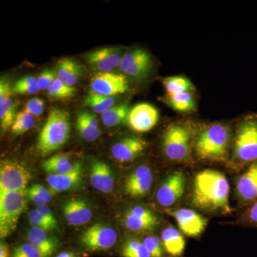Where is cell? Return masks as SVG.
Listing matches in <instances>:
<instances>
[{
  "instance_id": "484cf974",
  "label": "cell",
  "mask_w": 257,
  "mask_h": 257,
  "mask_svg": "<svg viewBox=\"0 0 257 257\" xmlns=\"http://www.w3.org/2000/svg\"><path fill=\"white\" fill-rule=\"evenodd\" d=\"M18 103L13 101L12 96L0 100V124L3 131L12 127L16 119Z\"/></svg>"
},
{
  "instance_id": "ab89813d",
  "label": "cell",
  "mask_w": 257,
  "mask_h": 257,
  "mask_svg": "<svg viewBox=\"0 0 257 257\" xmlns=\"http://www.w3.org/2000/svg\"><path fill=\"white\" fill-rule=\"evenodd\" d=\"M56 78L57 76L51 69H45L42 71V73L37 77V85L40 90L48 89Z\"/></svg>"
},
{
  "instance_id": "30bf717a",
  "label": "cell",
  "mask_w": 257,
  "mask_h": 257,
  "mask_svg": "<svg viewBox=\"0 0 257 257\" xmlns=\"http://www.w3.org/2000/svg\"><path fill=\"white\" fill-rule=\"evenodd\" d=\"M90 89L93 94L113 96L127 92L128 81L123 74L96 72L91 79Z\"/></svg>"
},
{
  "instance_id": "8fae6325",
  "label": "cell",
  "mask_w": 257,
  "mask_h": 257,
  "mask_svg": "<svg viewBox=\"0 0 257 257\" xmlns=\"http://www.w3.org/2000/svg\"><path fill=\"white\" fill-rule=\"evenodd\" d=\"M153 61L146 51L138 49L126 52L123 55L119 68L125 75L132 78L140 79L150 73Z\"/></svg>"
},
{
  "instance_id": "e0dca14e",
  "label": "cell",
  "mask_w": 257,
  "mask_h": 257,
  "mask_svg": "<svg viewBox=\"0 0 257 257\" xmlns=\"http://www.w3.org/2000/svg\"><path fill=\"white\" fill-rule=\"evenodd\" d=\"M235 192L240 204H251L257 200V160L248 165L238 178Z\"/></svg>"
},
{
  "instance_id": "7bdbcfd3",
  "label": "cell",
  "mask_w": 257,
  "mask_h": 257,
  "mask_svg": "<svg viewBox=\"0 0 257 257\" xmlns=\"http://www.w3.org/2000/svg\"><path fill=\"white\" fill-rule=\"evenodd\" d=\"M27 197L28 199H30V201H32L34 204H36L37 207L39 206H45L46 205L47 203L45 202V201L43 199L35 190L32 188V187H30V188L27 189Z\"/></svg>"
},
{
  "instance_id": "d6986e66",
  "label": "cell",
  "mask_w": 257,
  "mask_h": 257,
  "mask_svg": "<svg viewBox=\"0 0 257 257\" xmlns=\"http://www.w3.org/2000/svg\"><path fill=\"white\" fill-rule=\"evenodd\" d=\"M83 181V168L80 162H75L73 170L63 175H51L47 177L52 194L77 187Z\"/></svg>"
},
{
  "instance_id": "4316f807",
  "label": "cell",
  "mask_w": 257,
  "mask_h": 257,
  "mask_svg": "<svg viewBox=\"0 0 257 257\" xmlns=\"http://www.w3.org/2000/svg\"><path fill=\"white\" fill-rule=\"evenodd\" d=\"M130 108L128 104H121L113 106L101 115L103 124L108 127L117 126L127 120Z\"/></svg>"
},
{
  "instance_id": "d4e9b609",
  "label": "cell",
  "mask_w": 257,
  "mask_h": 257,
  "mask_svg": "<svg viewBox=\"0 0 257 257\" xmlns=\"http://www.w3.org/2000/svg\"><path fill=\"white\" fill-rule=\"evenodd\" d=\"M75 163L70 162L69 154H58L54 155L42 163V168L51 175H63L73 170Z\"/></svg>"
},
{
  "instance_id": "3957f363",
  "label": "cell",
  "mask_w": 257,
  "mask_h": 257,
  "mask_svg": "<svg viewBox=\"0 0 257 257\" xmlns=\"http://www.w3.org/2000/svg\"><path fill=\"white\" fill-rule=\"evenodd\" d=\"M70 134V115L65 109L54 108L42 127L37 149L42 155H48L60 150L67 143Z\"/></svg>"
},
{
  "instance_id": "bcb514c9",
  "label": "cell",
  "mask_w": 257,
  "mask_h": 257,
  "mask_svg": "<svg viewBox=\"0 0 257 257\" xmlns=\"http://www.w3.org/2000/svg\"><path fill=\"white\" fill-rule=\"evenodd\" d=\"M79 115L82 116L84 121L89 126H92V128H96V130H99V121H98L97 118L96 117L95 115L91 114V113L88 112V111H82Z\"/></svg>"
},
{
  "instance_id": "277c9868",
  "label": "cell",
  "mask_w": 257,
  "mask_h": 257,
  "mask_svg": "<svg viewBox=\"0 0 257 257\" xmlns=\"http://www.w3.org/2000/svg\"><path fill=\"white\" fill-rule=\"evenodd\" d=\"M257 160V116L246 118L239 124L234 143L236 166L249 165Z\"/></svg>"
},
{
  "instance_id": "ba28073f",
  "label": "cell",
  "mask_w": 257,
  "mask_h": 257,
  "mask_svg": "<svg viewBox=\"0 0 257 257\" xmlns=\"http://www.w3.org/2000/svg\"><path fill=\"white\" fill-rule=\"evenodd\" d=\"M118 239L116 230L109 225L98 223L83 231L81 245L89 251H105L114 246Z\"/></svg>"
},
{
  "instance_id": "603a6c76",
  "label": "cell",
  "mask_w": 257,
  "mask_h": 257,
  "mask_svg": "<svg viewBox=\"0 0 257 257\" xmlns=\"http://www.w3.org/2000/svg\"><path fill=\"white\" fill-rule=\"evenodd\" d=\"M29 242L40 251L42 257H50L58 246L59 241L55 236L47 234V231L32 227L28 233Z\"/></svg>"
},
{
  "instance_id": "7402d4cb",
  "label": "cell",
  "mask_w": 257,
  "mask_h": 257,
  "mask_svg": "<svg viewBox=\"0 0 257 257\" xmlns=\"http://www.w3.org/2000/svg\"><path fill=\"white\" fill-rule=\"evenodd\" d=\"M84 69L80 64L70 58L60 59L56 67V76L62 82L74 87L82 78Z\"/></svg>"
},
{
  "instance_id": "cb8c5ba5",
  "label": "cell",
  "mask_w": 257,
  "mask_h": 257,
  "mask_svg": "<svg viewBox=\"0 0 257 257\" xmlns=\"http://www.w3.org/2000/svg\"><path fill=\"white\" fill-rule=\"evenodd\" d=\"M161 241L165 251L172 256H179L183 253L185 248V239L178 230L173 226H167L162 231Z\"/></svg>"
},
{
  "instance_id": "b9f144b4",
  "label": "cell",
  "mask_w": 257,
  "mask_h": 257,
  "mask_svg": "<svg viewBox=\"0 0 257 257\" xmlns=\"http://www.w3.org/2000/svg\"><path fill=\"white\" fill-rule=\"evenodd\" d=\"M34 190L45 201L47 204L50 203L52 199V194L50 190L45 188L41 184H35L31 186Z\"/></svg>"
},
{
  "instance_id": "f1b7e54d",
  "label": "cell",
  "mask_w": 257,
  "mask_h": 257,
  "mask_svg": "<svg viewBox=\"0 0 257 257\" xmlns=\"http://www.w3.org/2000/svg\"><path fill=\"white\" fill-rule=\"evenodd\" d=\"M163 84L167 94L192 92L194 90L192 82L187 77H182V76L167 77L164 79Z\"/></svg>"
},
{
  "instance_id": "d6a6232c",
  "label": "cell",
  "mask_w": 257,
  "mask_h": 257,
  "mask_svg": "<svg viewBox=\"0 0 257 257\" xmlns=\"http://www.w3.org/2000/svg\"><path fill=\"white\" fill-rule=\"evenodd\" d=\"M35 124L34 116L23 111L17 115L14 124L11 127L12 132L15 135H22L32 130Z\"/></svg>"
},
{
  "instance_id": "6da1fadb",
  "label": "cell",
  "mask_w": 257,
  "mask_h": 257,
  "mask_svg": "<svg viewBox=\"0 0 257 257\" xmlns=\"http://www.w3.org/2000/svg\"><path fill=\"white\" fill-rule=\"evenodd\" d=\"M192 203L197 209L208 212L228 214L229 184L220 172L205 170L196 175L193 183Z\"/></svg>"
},
{
  "instance_id": "2e32d148",
  "label": "cell",
  "mask_w": 257,
  "mask_h": 257,
  "mask_svg": "<svg viewBox=\"0 0 257 257\" xmlns=\"http://www.w3.org/2000/svg\"><path fill=\"white\" fill-rule=\"evenodd\" d=\"M154 177L150 167L141 165L128 176L124 183V192L130 197L141 198L150 192Z\"/></svg>"
},
{
  "instance_id": "4dcf8cb0",
  "label": "cell",
  "mask_w": 257,
  "mask_h": 257,
  "mask_svg": "<svg viewBox=\"0 0 257 257\" xmlns=\"http://www.w3.org/2000/svg\"><path fill=\"white\" fill-rule=\"evenodd\" d=\"M123 257H151L143 241L135 238L128 239L121 247Z\"/></svg>"
},
{
  "instance_id": "44dd1931",
  "label": "cell",
  "mask_w": 257,
  "mask_h": 257,
  "mask_svg": "<svg viewBox=\"0 0 257 257\" xmlns=\"http://www.w3.org/2000/svg\"><path fill=\"white\" fill-rule=\"evenodd\" d=\"M89 179L93 187L101 192L110 193L114 187V175L109 166L101 161H93Z\"/></svg>"
},
{
  "instance_id": "f6af8a7d",
  "label": "cell",
  "mask_w": 257,
  "mask_h": 257,
  "mask_svg": "<svg viewBox=\"0 0 257 257\" xmlns=\"http://www.w3.org/2000/svg\"><path fill=\"white\" fill-rule=\"evenodd\" d=\"M35 209H36L40 214H42L44 217L46 218L47 219H48L49 221H51V222L53 223V224L56 225H58L57 224V219H56L53 213L52 212L50 208L47 207L46 205L39 206V207H37Z\"/></svg>"
},
{
  "instance_id": "c3c4849f",
  "label": "cell",
  "mask_w": 257,
  "mask_h": 257,
  "mask_svg": "<svg viewBox=\"0 0 257 257\" xmlns=\"http://www.w3.org/2000/svg\"><path fill=\"white\" fill-rule=\"evenodd\" d=\"M57 257H77V256L75 253L71 251H64V252L59 253Z\"/></svg>"
},
{
  "instance_id": "ac0fdd59",
  "label": "cell",
  "mask_w": 257,
  "mask_h": 257,
  "mask_svg": "<svg viewBox=\"0 0 257 257\" xmlns=\"http://www.w3.org/2000/svg\"><path fill=\"white\" fill-rule=\"evenodd\" d=\"M147 143L143 139L130 137L123 139L111 147V154L119 162H130L143 153Z\"/></svg>"
},
{
  "instance_id": "9a60e30c",
  "label": "cell",
  "mask_w": 257,
  "mask_h": 257,
  "mask_svg": "<svg viewBox=\"0 0 257 257\" xmlns=\"http://www.w3.org/2000/svg\"><path fill=\"white\" fill-rule=\"evenodd\" d=\"M121 51L116 47H104L86 54V61L97 72H111L121 62Z\"/></svg>"
},
{
  "instance_id": "9c48e42d",
  "label": "cell",
  "mask_w": 257,
  "mask_h": 257,
  "mask_svg": "<svg viewBox=\"0 0 257 257\" xmlns=\"http://www.w3.org/2000/svg\"><path fill=\"white\" fill-rule=\"evenodd\" d=\"M185 189L186 179L183 172L175 171L166 177L159 187L156 194L157 202L162 207H172L183 197Z\"/></svg>"
},
{
  "instance_id": "7dc6e473",
  "label": "cell",
  "mask_w": 257,
  "mask_h": 257,
  "mask_svg": "<svg viewBox=\"0 0 257 257\" xmlns=\"http://www.w3.org/2000/svg\"><path fill=\"white\" fill-rule=\"evenodd\" d=\"M0 257H10L9 247L3 241L0 243Z\"/></svg>"
},
{
  "instance_id": "7c38bea8",
  "label": "cell",
  "mask_w": 257,
  "mask_h": 257,
  "mask_svg": "<svg viewBox=\"0 0 257 257\" xmlns=\"http://www.w3.org/2000/svg\"><path fill=\"white\" fill-rule=\"evenodd\" d=\"M157 214L149 208L135 206L128 209L124 216L125 227L134 232L153 231L160 225Z\"/></svg>"
},
{
  "instance_id": "1f68e13d",
  "label": "cell",
  "mask_w": 257,
  "mask_h": 257,
  "mask_svg": "<svg viewBox=\"0 0 257 257\" xmlns=\"http://www.w3.org/2000/svg\"><path fill=\"white\" fill-rule=\"evenodd\" d=\"M47 94L53 99H69L75 95L76 89L74 87H70L64 84L57 77L50 87L47 89Z\"/></svg>"
},
{
  "instance_id": "5bb4252c",
  "label": "cell",
  "mask_w": 257,
  "mask_h": 257,
  "mask_svg": "<svg viewBox=\"0 0 257 257\" xmlns=\"http://www.w3.org/2000/svg\"><path fill=\"white\" fill-rule=\"evenodd\" d=\"M167 212L177 221L179 229L189 237L200 236L207 227V219L192 209L186 208L177 210L167 209Z\"/></svg>"
},
{
  "instance_id": "836d02e7",
  "label": "cell",
  "mask_w": 257,
  "mask_h": 257,
  "mask_svg": "<svg viewBox=\"0 0 257 257\" xmlns=\"http://www.w3.org/2000/svg\"><path fill=\"white\" fill-rule=\"evenodd\" d=\"M37 79L33 76H26L20 79L13 87V94H35L39 92Z\"/></svg>"
},
{
  "instance_id": "60d3db41",
  "label": "cell",
  "mask_w": 257,
  "mask_h": 257,
  "mask_svg": "<svg viewBox=\"0 0 257 257\" xmlns=\"http://www.w3.org/2000/svg\"><path fill=\"white\" fill-rule=\"evenodd\" d=\"M243 221L251 226H257V200L250 204L243 214Z\"/></svg>"
},
{
  "instance_id": "f35d334b",
  "label": "cell",
  "mask_w": 257,
  "mask_h": 257,
  "mask_svg": "<svg viewBox=\"0 0 257 257\" xmlns=\"http://www.w3.org/2000/svg\"><path fill=\"white\" fill-rule=\"evenodd\" d=\"M45 108V101L41 98L35 97L30 99L24 108L23 111L34 116H39L42 114Z\"/></svg>"
},
{
  "instance_id": "8d00e7d4",
  "label": "cell",
  "mask_w": 257,
  "mask_h": 257,
  "mask_svg": "<svg viewBox=\"0 0 257 257\" xmlns=\"http://www.w3.org/2000/svg\"><path fill=\"white\" fill-rule=\"evenodd\" d=\"M143 242L148 250L151 257H162L164 253V246L160 238L156 236H145Z\"/></svg>"
},
{
  "instance_id": "52a82bcc",
  "label": "cell",
  "mask_w": 257,
  "mask_h": 257,
  "mask_svg": "<svg viewBox=\"0 0 257 257\" xmlns=\"http://www.w3.org/2000/svg\"><path fill=\"white\" fill-rule=\"evenodd\" d=\"M32 179L30 171L18 161L5 160L0 164V193L26 190Z\"/></svg>"
},
{
  "instance_id": "4fadbf2b",
  "label": "cell",
  "mask_w": 257,
  "mask_h": 257,
  "mask_svg": "<svg viewBox=\"0 0 257 257\" xmlns=\"http://www.w3.org/2000/svg\"><path fill=\"white\" fill-rule=\"evenodd\" d=\"M159 119L156 107L149 103H140L130 109L126 122L134 131L144 133L155 127Z\"/></svg>"
},
{
  "instance_id": "e575fe53",
  "label": "cell",
  "mask_w": 257,
  "mask_h": 257,
  "mask_svg": "<svg viewBox=\"0 0 257 257\" xmlns=\"http://www.w3.org/2000/svg\"><path fill=\"white\" fill-rule=\"evenodd\" d=\"M76 127L80 136L87 142H94L100 137V130L92 128L84 121V119L78 115L77 121H76Z\"/></svg>"
},
{
  "instance_id": "7a4b0ae2",
  "label": "cell",
  "mask_w": 257,
  "mask_h": 257,
  "mask_svg": "<svg viewBox=\"0 0 257 257\" xmlns=\"http://www.w3.org/2000/svg\"><path fill=\"white\" fill-rule=\"evenodd\" d=\"M231 133L221 124H211L202 130L195 141V152L200 160L225 162L229 155Z\"/></svg>"
},
{
  "instance_id": "f546056e",
  "label": "cell",
  "mask_w": 257,
  "mask_h": 257,
  "mask_svg": "<svg viewBox=\"0 0 257 257\" xmlns=\"http://www.w3.org/2000/svg\"><path fill=\"white\" fill-rule=\"evenodd\" d=\"M115 99L113 96H106L92 94L84 99V105L89 106L96 113H104L114 106Z\"/></svg>"
},
{
  "instance_id": "5b68a950",
  "label": "cell",
  "mask_w": 257,
  "mask_h": 257,
  "mask_svg": "<svg viewBox=\"0 0 257 257\" xmlns=\"http://www.w3.org/2000/svg\"><path fill=\"white\" fill-rule=\"evenodd\" d=\"M26 190L0 193V237H8L16 229L27 207Z\"/></svg>"
},
{
  "instance_id": "d590c367",
  "label": "cell",
  "mask_w": 257,
  "mask_h": 257,
  "mask_svg": "<svg viewBox=\"0 0 257 257\" xmlns=\"http://www.w3.org/2000/svg\"><path fill=\"white\" fill-rule=\"evenodd\" d=\"M28 219L29 222L33 227L39 228V229L45 231H50L58 227V225L51 222L46 218L44 217L42 214H40L36 209L29 212Z\"/></svg>"
},
{
  "instance_id": "83f0119b",
  "label": "cell",
  "mask_w": 257,
  "mask_h": 257,
  "mask_svg": "<svg viewBox=\"0 0 257 257\" xmlns=\"http://www.w3.org/2000/svg\"><path fill=\"white\" fill-rule=\"evenodd\" d=\"M167 103L174 110L189 112L195 109V100L191 92L167 94Z\"/></svg>"
},
{
  "instance_id": "ee69618b",
  "label": "cell",
  "mask_w": 257,
  "mask_h": 257,
  "mask_svg": "<svg viewBox=\"0 0 257 257\" xmlns=\"http://www.w3.org/2000/svg\"><path fill=\"white\" fill-rule=\"evenodd\" d=\"M13 94V87H11L9 81L2 78L0 81V100Z\"/></svg>"
},
{
  "instance_id": "ffe728a7",
  "label": "cell",
  "mask_w": 257,
  "mask_h": 257,
  "mask_svg": "<svg viewBox=\"0 0 257 257\" xmlns=\"http://www.w3.org/2000/svg\"><path fill=\"white\" fill-rule=\"evenodd\" d=\"M62 211L66 220L72 226L85 224L92 217V209L82 199H72L64 202Z\"/></svg>"
},
{
  "instance_id": "74e56055",
  "label": "cell",
  "mask_w": 257,
  "mask_h": 257,
  "mask_svg": "<svg viewBox=\"0 0 257 257\" xmlns=\"http://www.w3.org/2000/svg\"><path fill=\"white\" fill-rule=\"evenodd\" d=\"M13 257H42L40 251L30 243H24L14 248Z\"/></svg>"
},
{
  "instance_id": "8992f818",
  "label": "cell",
  "mask_w": 257,
  "mask_h": 257,
  "mask_svg": "<svg viewBox=\"0 0 257 257\" xmlns=\"http://www.w3.org/2000/svg\"><path fill=\"white\" fill-rule=\"evenodd\" d=\"M192 133L190 128L179 124L171 125L162 139V147L167 158L184 161L188 158L192 147Z\"/></svg>"
}]
</instances>
